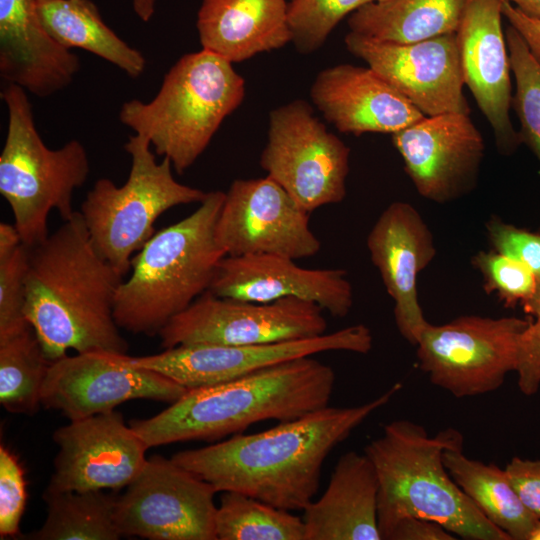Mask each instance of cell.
<instances>
[{"label": "cell", "mask_w": 540, "mask_h": 540, "mask_svg": "<svg viewBox=\"0 0 540 540\" xmlns=\"http://www.w3.org/2000/svg\"><path fill=\"white\" fill-rule=\"evenodd\" d=\"M401 387L395 383L364 404L326 406L270 429L238 433L171 458L217 492H240L281 509L303 511L314 500L330 452Z\"/></svg>", "instance_id": "6da1fadb"}, {"label": "cell", "mask_w": 540, "mask_h": 540, "mask_svg": "<svg viewBox=\"0 0 540 540\" xmlns=\"http://www.w3.org/2000/svg\"><path fill=\"white\" fill-rule=\"evenodd\" d=\"M122 281L79 211L29 248L25 315L51 362L69 350L125 354L128 343L114 318Z\"/></svg>", "instance_id": "7a4b0ae2"}, {"label": "cell", "mask_w": 540, "mask_h": 540, "mask_svg": "<svg viewBox=\"0 0 540 540\" xmlns=\"http://www.w3.org/2000/svg\"><path fill=\"white\" fill-rule=\"evenodd\" d=\"M333 368L312 356L295 358L216 385L189 389L153 417L130 423L148 448L215 441L265 420L290 421L328 406Z\"/></svg>", "instance_id": "3957f363"}, {"label": "cell", "mask_w": 540, "mask_h": 540, "mask_svg": "<svg viewBox=\"0 0 540 540\" xmlns=\"http://www.w3.org/2000/svg\"><path fill=\"white\" fill-rule=\"evenodd\" d=\"M463 435L445 429L430 436L424 426L394 420L371 440L364 453L379 482L378 525L382 539L398 521L419 517L441 524L468 540H511L491 523L460 489L447 471L443 453L463 447Z\"/></svg>", "instance_id": "277c9868"}, {"label": "cell", "mask_w": 540, "mask_h": 540, "mask_svg": "<svg viewBox=\"0 0 540 540\" xmlns=\"http://www.w3.org/2000/svg\"><path fill=\"white\" fill-rule=\"evenodd\" d=\"M225 192H207L189 216L161 229L131 261V275L115 297L114 318L120 329L158 335L177 314L207 292L220 260L215 227Z\"/></svg>", "instance_id": "5b68a950"}, {"label": "cell", "mask_w": 540, "mask_h": 540, "mask_svg": "<svg viewBox=\"0 0 540 540\" xmlns=\"http://www.w3.org/2000/svg\"><path fill=\"white\" fill-rule=\"evenodd\" d=\"M244 97L245 80L232 63L202 49L177 60L151 101L124 102L119 119L183 174Z\"/></svg>", "instance_id": "8992f818"}, {"label": "cell", "mask_w": 540, "mask_h": 540, "mask_svg": "<svg viewBox=\"0 0 540 540\" xmlns=\"http://www.w3.org/2000/svg\"><path fill=\"white\" fill-rule=\"evenodd\" d=\"M8 127L0 154V193L13 213L22 243L31 248L47 238L48 216L56 210L71 218L73 193L87 180L90 165L84 145L72 139L51 149L40 137L27 92L4 84L0 93Z\"/></svg>", "instance_id": "52a82bcc"}, {"label": "cell", "mask_w": 540, "mask_h": 540, "mask_svg": "<svg viewBox=\"0 0 540 540\" xmlns=\"http://www.w3.org/2000/svg\"><path fill=\"white\" fill-rule=\"evenodd\" d=\"M151 147L146 137L129 136L124 145L131 159L126 182L117 186L111 179H98L79 211L94 247L122 276L154 235V224L163 213L200 203L207 194L178 182L169 158L157 162Z\"/></svg>", "instance_id": "ba28073f"}, {"label": "cell", "mask_w": 540, "mask_h": 540, "mask_svg": "<svg viewBox=\"0 0 540 540\" xmlns=\"http://www.w3.org/2000/svg\"><path fill=\"white\" fill-rule=\"evenodd\" d=\"M350 148L314 115L304 100L269 114L260 166L308 213L346 196Z\"/></svg>", "instance_id": "9c48e42d"}, {"label": "cell", "mask_w": 540, "mask_h": 540, "mask_svg": "<svg viewBox=\"0 0 540 540\" xmlns=\"http://www.w3.org/2000/svg\"><path fill=\"white\" fill-rule=\"evenodd\" d=\"M529 322L477 315L428 322L415 345L419 367L433 385L457 398L493 392L515 371L519 338Z\"/></svg>", "instance_id": "30bf717a"}, {"label": "cell", "mask_w": 540, "mask_h": 540, "mask_svg": "<svg viewBox=\"0 0 540 540\" xmlns=\"http://www.w3.org/2000/svg\"><path fill=\"white\" fill-rule=\"evenodd\" d=\"M327 330L323 309L288 297L257 303L219 297L210 291L199 296L161 329L164 349L179 345H255L320 336Z\"/></svg>", "instance_id": "8fae6325"}, {"label": "cell", "mask_w": 540, "mask_h": 540, "mask_svg": "<svg viewBox=\"0 0 540 540\" xmlns=\"http://www.w3.org/2000/svg\"><path fill=\"white\" fill-rule=\"evenodd\" d=\"M215 488L177 464L154 455L117 497L121 536L152 540H217Z\"/></svg>", "instance_id": "7c38bea8"}, {"label": "cell", "mask_w": 540, "mask_h": 540, "mask_svg": "<svg viewBox=\"0 0 540 540\" xmlns=\"http://www.w3.org/2000/svg\"><path fill=\"white\" fill-rule=\"evenodd\" d=\"M373 345L370 329L355 324L320 336L255 345L192 344L163 352L128 357L129 363L158 372L186 389L231 381L295 358L329 351L367 354Z\"/></svg>", "instance_id": "4fadbf2b"}, {"label": "cell", "mask_w": 540, "mask_h": 540, "mask_svg": "<svg viewBox=\"0 0 540 540\" xmlns=\"http://www.w3.org/2000/svg\"><path fill=\"white\" fill-rule=\"evenodd\" d=\"M309 215L267 175L236 179L225 192L215 236L226 256L313 257L321 242L310 227Z\"/></svg>", "instance_id": "5bb4252c"}, {"label": "cell", "mask_w": 540, "mask_h": 540, "mask_svg": "<svg viewBox=\"0 0 540 540\" xmlns=\"http://www.w3.org/2000/svg\"><path fill=\"white\" fill-rule=\"evenodd\" d=\"M187 390L158 372L129 363L126 354L93 351L51 362L41 405L77 420L135 399L173 403Z\"/></svg>", "instance_id": "9a60e30c"}, {"label": "cell", "mask_w": 540, "mask_h": 540, "mask_svg": "<svg viewBox=\"0 0 540 540\" xmlns=\"http://www.w3.org/2000/svg\"><path fill=\"white\" fill-rule=\"evenodd\" d=\"M345 45L425 116L470 114L456 33L397 44L350 31Z\"/></svg>", "instance_id": "2e32d148"}, {"label": "cell", "mask_w": 540, "mask_h": 540, "mask_svg": "<svg viewBox=\"0 0 540 540\" xmlns=\"http://www.w3.org/2000/svg\"><path fill=\"white\" fill-rule=\"evenodd\" d=\"M53 440L59 451L49 491L127 487L144 467L149 449L116 410L70 420Z\"/></svg>", "instance_id": "e0dca14e"}, {"label": "cell", "mask_w": 540, "mask_h": 540, "mask_svg": "<svg viewBox=\"0 0 540 540\" xmlns=\"http://www.w3.org/2000/svg\"><path fill=\"white\" fill-rule=\"evenodd\" d=\"M391 135L422 197L446 203L475 187L485 146L468 114L425 116Z\"/></svg>", "instance_id": "ac0fdd59"}, {"label": "cell", "mask_w": 540, "mask_h": 540, "mask_svg": "<svg viewBox=\"0 0 540 540\" xmlns=\"http://www.w3.org/2000/svg\"><path fill=\"white\" fill-rule=\"evenodd\" d=\"M502 0H466L456 31L464 84L488 120L498 150L521 143L510 119L511 67L502 30Z\"/></svg>", "instance_id": "d6986e66"}, {"label": "cell", "mask_w": 540, "mask_h": 540, "mask_svg": "<svg viewBox=\"0 0 540 540\" xmlns=\"http://www.w3.org/2000/svg\"><path fill=\"white\" fill-rule=\"evenodd\" d=\"M208 291L257 303L298 298L338 318L348 315L354 302L353 287L344 269L304 268L295 259L271 254L224 256Z\"/></svg>", "instance_id": "ffe728a7"}, {"label": "cell", "mask_w": 540, "mask_h": 540, "mask_svg": "<svg viewBox=\"0 0 540 540\" xmlns=\"http://www.w3.org/2000/svg\"><path fill=\"white\" fill-rule=\"evenodd\" d=\"M367 248L394 301L399 333L416 345L428 324L418 300L417 277L436 254L431 230L410 203L396 201L374 223L367 236Z\"/></svg>", "instance_id": "44dd1931"}, {"label": "cell", "mask_w": 540, "mask_h": 540, "mask_svg": "<svg viewBox=\"0 0 540 540\" xmlns=\"http://www.w3.org/2000/svg\"><path fill=\"white\" fill-rule=\"evenodd\" d=\"M310 97L324 118L345 134H393L425 117L370 67L326 68L312 83Z\"/></svg>", "instance_id": "7402d4cb"}, {"label": "cell", "mask_w": 540, "mask_h": 540, "mask_svg": "<svg viewBox=\"0 0 540 540\" xmlns=\"http://www.w3.org/2000/svg\"><path fill=\"white\" fill-rule=\"evenodd\" d=\"M79 57L43 26L35 0H0V76L38 97L68 87Z\"/></svg>", "instance_id": "603a6c76"}, {"label": "cell", "mask_w": 540, "mask_h": 540, "mask_svg": "<svg viewBox=\"0 0 540 540\" xmlns=\"http://www.w3.org/2000/svg\"><path fill=\"white\" fill-rule=\"evenodd\" d=\"M379 482L365 453L337 461L324 493L303 509L305 540H380Z\"/></svg>", "instance_id": "cb8c5ba5"}, {"label": "cell", "mask_w": 540, "mask_h": 540, "mask_svg": "<svg viewBox=\"0 0 540 540\" xmlns=\"http://www.w3.org/2000/svg\"><path fill=\"white\" fill-rule=\"evenodd\" d=\"M196 27L202 49L230 63L292 40L286 0H203Z\"/></svg>", "instance_id": "d4e9b609"}, {"label": "cell", "mask_w": 540, "mask_h": 540, "mask_svg": "<svg viewBox=\"0 0 540 540\" xmlns=\"http://www.w3.org/2000/svg\"><path fill=\"white\" fill-rule=\"evenodd\" d=\"M466 0L370 2L348 19L351 32L380 41L409 44L456 33Z\"/></svg>", "instance_id": "484cf974"}, {"label": "cell", "mask_w": 540, "mask_h": 540, "mask_svg": "<svg viewBox=\"0 0 540 540\" xmlns=\"http://www.w3.org/2000/svg\"><path fill=\"white\" fill-rule=\"evenodd\" d=\"M37 12L45 29L64 47L93 53L130 77L143 74L145 57L105 24L91 0H47L37 3Z\"/></svg>", "instance_id": "4316f807"}, {"label": "cell", "mask_w": 540, "mask_h": 540, "mask_svg": "<svg viewBox=\"0 0 540 540\" xmlns=\"http://www.w3.org/2000/svg\"><path fill=\"white\" fill-rule=\"evenodd\" d=\"M443 461L455 483L491 523L511 540H528L537 518L524 506L504 469L467 457L463 447L445 450Z\"/></svg>", "instance_id": "83f0119b"}, {"label": "cell", "mask_w": 540, "mask_h": 540, "mask_svg": "<svg viewBox=\"0 0 540 540\" xmlns=\"http://www.w3.org/2000/svg\"><path fill=\"white\" fill-rule=\"evenodd\" d=\"M43 498L47 516L31 539L117 540L121 537L115 523L117 497L102 490H46Z\"/></svg>", "instance_id": "f1b7e54d"}, {"label": "cell", "mask_w": 540, "mask_h": 540, "mask_svg": "<svg viewBox=\"0 0 540 540\" xmlns=\"http://www.w3.org/2000/svg\"><path fill=\"white\" fill-rule=\"evenodd\" d=\"M51 361L31 325L0 338V402L9 412L34 414Z\"/></svg>", "instance_id": "f546056e"}, {"label": "cell", "mask_w": 540, "mask_h": 540, "mask_svg": "<svg viewBox=\"0 0 540 540\" xmlns=\"http://www.w3.org/2000/svg\"><path fill=\"white\" fill-rule=\"evenodd\" d=\"M215 533L219 540H305L302 517L235 491L222 492Z\"/></svg>", "instance_id": "4dcf8cb0"}, {"label": "cell", "mask_w": 540, "mask_h": 540, "mask_svg": "<svg viewBox=\"0 0 540 540\" xmlns=\"http://www.w3.org/2000/svg\"><path fill=\"white\" fill-rule=\"evenodd\" d=\"M505 37L516 85L511 107L520 122L518 135L540 164V64L512 26L507 27Z\"/></svg>", "instance_id": "1f68e13d"}, {"label": "cell", "mask_w": 540, "mask_h": 540, "mask_svg": "<svg viewBox=\"0 0 540 540\" xmlns=\"http://www.w3.org/2000/svg\"><path fill=\"white\" fill-rule=\"evenodd\" d=\"M375 0H292L288 23L292 42L300 53L320 48L347 15Z\"/></svg>", "instance_id": "d6a6232c"}, {"label": "cell", "mask_w": 540, "mask_h": 540, "mask_svg": "<svg viewBox=\"0 0 540 540\" xmlns=\"http://www.w3.org/2000/svg\"><path fill=\"white\" fill-rule=\"evenodd\" d=\"M484 288L495 293L507 307L528 301L537 287L536 275L524 264L496 251H480L473 258Z\"/></svg>", "instance_id": "836d02e7"}, {"label": "cell", "mask_w": 540, "mask_h": 540, "mask_svg": "<svg viewBox=\"0 0 540 540\" xmlns=\"http://www.w3.org/2000/svg\"><path fill=\"white\" fill-rule=\"evenodd\" d=\"M28 257L29 248L21 244L0 259V338L30 325L25 315Z\"/></svg>", "instance_id": "e575fe53"}, {"label": "cell", "mask_w": 540, "mask_h": 540, "mask_svg": "<svg viewBox=\"0 0 540 540\" xmlns=\"http://www.w3.org/2000/svg\"><path fill=\"white\" fill-rule=\"evenodd\" d=\"M27 482L18 457L0 446V536L19 534L20 522L27 502Z\"/></svg>", "instance_id": "d590c367"}, {"label": "cell", "mask_w": 540, "mask_h": 540, "mask_svg": "<svg viewBox=\"0 0 540 540\" xmlns=\"http://www.w3.org/2000/svg\"><path fill=\"white\" fill-rule=\"evenodd\" d=\"M494 251L526 265L540 278V230L531 232L492 217L486 223Z\"/></svg>", "instance_id": "8d00e7d4"}, {"label": "cell", "mask_w": 540, "mask_h": 540, "mask_svg": "<svg viewBox=\"0 0 540 540\" xmlns=\"http://www.w3.org/2000/svg\"><path fill=\"white\" fill-rule=\"evenodd\" d=\"M534 318L519 338L515 369L518 388L526 396L540 388V314Z\"/></svg>", "instance_id": "74e56055"}, {"label": "cell", "mask_w": 540, "mask_h": 540, "mask_svg": "<svg viewBox=\"0 0 540 540\" xmlns=\"http://www.w3.org/2000/svg\"><path fill=\"white\" fill-rule=\"evenodd\" d=\"M504 470L524 506L540 519V460L513 457Z\"/></svg>", "instance_id": "f35d334b"}, {"label": "cell", "mask_w": 540, "mask_h": 540, "mask_svg": "<svg viewBox=\"0 0 540 540\" xmlns=\"http://www.w3.org/2000/svg\"><path fill=\"white\" fill-rule=\"evenodd\" d=\"M457 537L441 524L419 517H405L397 522L389 540H455Z\"/></svg>", "instance_id": "ab89813d"}, {"label": "cell", "mask_w": 540, "mask_h": 540, "mask_svg": "<svg viewBox=\"0 0 540 540\" xmlns=\"http://www.w3.org/2000/svg\"><path fill=\"white\" fill-rule=\"evenodd\" d=\"M502 14L522 37L531 55L540 64V11L526 14L511 3L502 0Z\"/></svg>", "instance_id": "60d3db41"}, {"label": "cell", "mask_w": 540, "mask_h": 540, "mask_svg": "<svg viewBox=\"0 0 540 540\" xmlns=\"http://www.w3.org/2000/svg\"><path fill=\"white\" fill-rule=\"evenodd\" d=\"M22 243L15 225L0 223V259L11 255Z\"/></svg>", "instance_id": "b9f144b4"}, {"label": "cell", "mask_w": 540, "mask_h": 540, "mask_svg": "<svg viewBox=\"0 0 540 540\" xmlns=\"http://www.w3.org/2000/svg\"><path fill=\"white\" fill-rule=\"evenodd\" d=\"M134 12L143 22H148L154 12L156 0H132Z\"/></svg>", "instance_id": "7bdbcfd3"}, {"label": "cell", "mask_w": 540, "mask_h": 540, "mask_svg": "<svg viewBox=\"0 0 540 540\" xmlns=\"http://www.w3.org/2000/svg\"><path fill=\"white\" fill-rule=\"evenodd\" d=\"M524 312L532 317L540 314V278L537 279V287L534 295L522 304Z\"/></svg>", "instance_id": "ee69618b"}, {"label": "cell", "mask_w": 540, "mask_h": 540, "mask_svg": "<svg viewBox=\"0 0 540 540\" xmlns=\"http://www.w3.org/2000/svg\"><path fill=\"white\" fill-rule=\"evenodd\" d=\"M516 4L526 14H535L540 11V0H504Z\"/></svg>", "instance_id": "f6af8a7d"}, {"label": "cell", "mask_w": 540, "mask_h": 540, "mask_svg": "<svg viewBox=\"0 0 540 540\" xmlns=\"http://www.w3.org/2000/svg\"><path fill=\"white\" fill-rule=\"evenodd\" d=\"M528 540H540V519H537L534 526L532 527Z\"/></svg>", "instance_id": "bcb514c9"}, {"label": "cell", "mask_w": 540, "mask_h": 540, "mask_svg": "<svg viewBox=\"0 0 540 540\" xmlns=\"http://www.w3.org/2000/svg\"><path fill=\"white\" fill-rule=\"evenodd\" d=\"M43 1H47V0H35L36 3L43 2Z\"/></svg>", "instance_id": "7dc6e473"}, {"label": "cell", "mask_w": 540, "mask_h": 540, "mask_svg": "<svg viewBox=\"0 0 540 540\" xmlns=\"http://www.w3.org/2000/svg\"><path fill=\"white\" fill-rule=\"evenodd\" d=\"M375 1H387V0H375Z\"/></svg>", "instance_id": "c3c4849f"}]
</instances>
